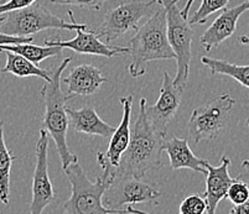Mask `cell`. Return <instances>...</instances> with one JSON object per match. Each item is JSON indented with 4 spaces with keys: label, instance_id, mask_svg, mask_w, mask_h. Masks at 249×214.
<instances>
[{
    "label": "cell",
    "instance_id": "13",
    "mask_svg": "<svg viewBox=\"0 0 249 214\" xmlns=\"http://www.w3.org/2000/svg\"><path fill=\"white\" fill-rule=\"evenodd\" d=\"M249 10V0L234 8H226L222 10L219 16L212 22V25L201 36V45L205 47L207 52L212 51L214 47L221 46L227 39L235 33L237 22L242 14Z\"/></svg>",
    "mask_w": 249,
    "mask_h": 214
},
{
    "label": "cell",
    "instance_id": "29",
    "mask_svg": "<svg viewBox=\"0 0 249 214\" xmlns=\"http://www.w3.org/2000/svg\"><path fill=\"white\" fill-rule=\"evenodd\" d=\"M228 214H249V199L247 200L246 203L233 207L232 211Z\"/></svg>",
    "mask_w": 249,
    "mask_h": 214
},
{
    "label": "cell",
    "instance_id": "8",
    "mask_svg": "<svg viewBox=\"0 0 249 214\" xmlns=\"http://www.w3.org/2000/svg\"><path fill=\"white\" fill-rule=\"evenodd\" d=\"M158 0H130L122 3L106 14L101 28L97 30L101 37L113 41L139 29L140 20L150 15Z\"/></svg>",
    "mask_w": 249,
    "mask_h": 214
},
{
    "label": "cell",
    "instance_id": "34",
    "mask_svg": "<svg viewBox=\"0 0 249 214\" xmlns=\"http://www.w3.org/2000/svg\"><path fill=\"white\" fill-rule=\"evenodd\" d=\"M9 1H10V0H0V5H3V4L9 3Z\"/></svg>",
    "mask_w": 249,
    "mask_h": 214
},
{
    "label": "cell",
    "instance_id": "15",
    "mask_svg": "<svg viewBox=\"0 0 249 214\" xmlns=\"http://www.w3.org/2000/svg\"><path fill=\"white\" fill-rule=\"evenodd\" d=\"M67 84V98L72 99L78 96H92L99 91L107 77L102 74L101 69L92 65H80L71 69L67 77L62 78Z\"/></svg>",
    "mask_w": 249,
    "mask_h": 214
},
{
    "label": "cell",
    "instance_id": "28",
    "mask_svg": "<svg viewBox=\"0 0 249 214\" xmlns=\"http://www.w3.org/2000/svg\"><path fill=\"white\" fill-rule=\"evenodd\" d=\"M33 36H13L4 33L0 31V46L1 45H14V44H28V42H33Z\"/></svg>",
    "mask_w": 249,
    "mask_h": 214
},
{
    "label": "cell",
    "instance_id": "5",
    "mask_svg": "<svg viewBox=\"0 0 249 214\" xmlns=\"http://www.w3.org/2000/svg\"><path fill=\"white\" fill-rule=\"evenodd\" d=\"M71 17V22L53 15L50 10L40 4H34L28 8L11 11L3 15L0 21V31L13 36H33L40 31L61 29V30H86L87 25L80 24L74 20L73 11H67Z\"/></svg>",
    "mask_w": 249,
    "mask_h": 214
},
{
    "label": "cell",
    "instance_id": "26",
    "mask_svg": "<svg viewBox=\"0 0 249 214\" xmlns=\"http://www.w3.org/2000/svg\"><path fill=\"white\" fill-rule=\"evenodd\" d=\"M107 0H51L52 4L57 5H77L87 9L99 10Z\"/></svg>",
    "mask_w": 249,
    "mask_h": 214
},
{
    "label": "cell",
    "instance_id": "27",
    "mask_svg": "<svg viewBox=\"0 0 249 214\" xmlns=\"http://www.w3.org/2000/svg\"><path fill=\"white\" fill-rule=\"evenodd\" d=\"M36 1L37 0H10L9 3L0 5V16L4 14H8V13H11V11L20 10V9L34 5Z\"/></svg>",
    "mask_w": 249,
    "mask_h": 214
},
{
    "label": "cell",
    "instance_id": "16",
    "mask_svg": "<svg viewBox=\"0 0 249 214\" xmlns=\"http://www.w3.org/2000/svg\"><path fill=\"white\" fill-rule=\"evenodd\" d=\"M121 104L123 107V115L115 132L109 139V145L106 152V159L109 162L113 167H118L121 164V160L123 157L124 152L128 148L130 143V119H132V109H133V97L126 96L121 98Z\"/></svg>",
    "mask_w": 249,
    "mask_h": 214
},
{
    "label": "cell",
    "instance_id": "7",
    "mask_svg": "<svg viewBox=\"0 0 249 214\" xmlns=\"http://www.w3.org/2000/svg\"><path fill=\"white\" fill-rule=\"evenodd\" d=\"M235 100L230 94H222L212 102L194 109L187 125L189 139L194 144L216 139L226 129Z\"/></svg>",
    "mask_w": 249,
    "mask_h": 214
},
{
    "label": "cell",
    "instance_id": "12",
    "mask_svg": "<svg viewBox=\"0 0 249 214\" xmlns=\"http://www.w3.org/2000/svg\"><path fill=\"white\" fill-rule=\"evenodd\" d=\"M77 35L72 40H45L46 46H56L61 49H70L77 53L82 55L102 56V57L112 58L118 55L130 52V47H121L114 45L106 44L101 40V36L97 31L86 33L83 29L76 30Z\"/></svg>",
    "mask_w": 249,
    "mask_h": 214
},
{
    "label": "cell",
    "instance_id": "30",
    "mask_svg": "<svg viewBox=\"0 0 249 214\" xmlns=\"http://www.w3.org/2000/svg\"><path fill=\"white\" fill-rule=\"evenodd\" d=\"M195 0H187L186 4H185V6L182 8V10H181V13H182V16L185 17V19H187V16H189V13H190V9H191L192 4H194ZM189 20V19H187Z\"/></svg>",
    "mask_w": 249,
    "mask_h": 214
},
{
    "label": "cell",
    "instance_id": "9",
    "mask_svg": "<svg viewBox=\"0 0 249 214\" xmlns=\"http://www.w3.org/2000/svg\"><path fill=\"white\" fill-rule=\"evenodd\" d=\"M35 151L30 214H42L45 208L56 199L55 190L49 175V134L46 130L40 129Z\"/></svg>",
    "mask_w": 249,
    "mask_h": 214
},
{
    "label": "cell",
    "instance_id": "17",
    "mask_svg": "<svg viewBox=\"0 0 249 214\" xmlns=\"http://www.w3.org/2000/svg\"><path fill=\"white\" fill-rule=\"evenodd\" d=\"M162 150L169 156L171 170L176 171L181 168H189L195 172L207 175L206 165L208 161L202 157H197L192 152L186 139L176 136L165 139L162 144Z\"/></svg>",
    "mask_w": 249,
    "mask_h": 214
},
{
    "label": "cell",
    "instance_id": "3",
    "mask_svg": "<svg viewBox=\"0 0 249 214\" xmlns=\"http://www.w3.org/2000/svg\"><path fill=\"white\" fill-rule=\"evenodd\" d=\"M71 57H66L60 65L52 69L51 81L45 83L41 89V97L45 102V114L41 129L46 130L52 140L55 141L63 170L73 162L78 161L76 155L71 152L67 144L70 118L67 114L66 103L69 98L66 94L62 93L60 87L61 80H62L61 76L67 66L71 64Z\"/></svg>",
    "mask_w": 249,
    "mask_h": 214
},
{
    "label": "cell",
    "instance_id": "32",
    "mask_svg": "<svg viewBox=\"0 0 249 214\" xmlns=\"http://www.w3.org/2000/svg\"><path fill=\"white\" fill-rule=\"evenodd\" d=\"M239 41L243 45H249V36H241V37H239Z\"/></svg>",
    "mask_w": 249,
    "mask_h": 214
},
{
    "label": "cell",
    "instance_id": "14",
    "mask_svg": "<svg viewBox=\"0 0 249 214\" xmlns=\"http://www.w3.org/2000/svg\"><path fill=\"white\" fill-rule=\"evenodd\" d=\"M231 159L222 156L221 164L218 166H212L210 162L206 165L207 177H206V192L203 197L207 203V213L216 214V208L222 199L227 198L228 190L234 179L230 173Z\"/></svg>",
    "mask_w": 249,
    "mask_h": 214
},
{
    "label": "cell",
    "instance_id": "4",
    "mask_svg": "<svg viewBox=\"0 0 249 214\" xmlns=\"http://www.w3.org/2000/svg\"><path fill=\"white\" fill-rule=\"evenodd\" d=\"M129 74L139 78L146 73L148 64L158 60H176V55L167 37L166 9L161 5L130 39Z\"/></svg>",
    "mask_w": 249,
    "mask_h": 214
},
{
    "label": "cell",
    "instance_id": "2",
    "mask_svg": "<svg viewBox=\"0 0 249 214\" xmlns=\"http://www.w3.org/2000/svg\"><path fill=\"white\" fill-rule=\"evenodd\" d=\"M98 165L103 168L96 182H90L78 161L65 168L71 183V196L63 204V214H126L125 209H112L103 202L106 191L114 179V170L104 152H97Z\"/></svg>",
    "mask_w": 249,
    "mask_h": 214
},
{
    "label": "cell",
    "instance_id": "31",
    "mask_svg": "<svg viewBox=\"0 0 249 214\" xmlns=\"http://www.w3.org/2000/svg\"><path fill=\"white\" fill-rule=\"evenodd\" d=\"M125 213L126 214H150L148 212H144V211H140V209L134 208L133 206H128L125 208Z\"/></svg>",
    "mask_w": 249,
    "mask_h": 214
},
{
    "label": "cell",
    "instance_id": "25",
    "mask_svg": "<svg viewBox=\"0 0 249 214\" xmlns=\"http://www.w3.org/2000/svg\"><path fill=\"white\" fill-rule=\"evenodd\" d=\"M227 198L234 206L246 203L249 199V182L243 181L239 177L234 179L233 183L231 184L230 190H228Z\"/></svg>",
    "mask_w": 249,
    "mask_h": 214
},
{
    "label": "cell",
    "instance_id": "6",
    "mask_svg": "<svg viewBox=\"0 0 249 214\" xmlns=\"http://www.w3.org/2000/svg\"><path fill=\"white\" fill-rule=\"evenodd\" d=\"M178 0H159L160 5L166 9L167 37L176 55V74L174 83L176 87L185 89L189 80L190 62L192 58L191 46L194 30L189 20L182 16L178 6Z\"/></svg>",
    "mask_w": 249,
    "mask_h": 214
},
{
    "label": "cell",
    "instance_id": "35",
    "mask_svg": "<svg viewBox=\"0 0 249 214\" xmlns=\"http://www.w3.org/2000/svg\"><path fill=\"white\" fill-rule=\"evenodd\" d=\"M1 20H3V15H1V16H0V21H1Z\"/></svg>",
    "mask_w": 249,
    "mask_h": 214
},
{
    "label": "cell",
    "instance_id": "22",
    "mask_svg": "<svg viewBox=\"0 0 249 214\" xmlns=\"http://www.w3.org/2000/svg\"><path fill=\"white\" fill-rule=\"evenodd\" d=\"M201 62L203 66L207 67L212 74H223L233 78L243 87L249 88V66H241V65L230 64L227 61L216 60V58L202 56Z\"/></svg>",
    "mask_w": 249,
    "mask_h": 214
},
{
    "label": "cell",
    "instance_id": "10",
    "mask_svg": "<svg viewBox=\"0 0 249 214\" xmlns=\"http://www.w3.org/2000/svg\"><path fill=\"white\" fill-rule=\"evenodd\" d=\"M160 196L161 192L140 179L114 175L112 183L106 191L103 202L108 208L122 209L124 206L148 203Z\"/></svg>",
    "mask_w": 249,
    "mask_h": 214
},
{
    "label": "cell",
    "instance_id": "19",
    "mask_svg": "<svg viewBox=\"0 0 249 214\" xmlns=\"http://www.w3.org/2000/svg\"><path fill=\"white\" fill-rule=\"evenodd\" d=\"M4 53H6V64L1 69L3 73H11L19 78L38 77L46 82L51 81V71L40 68L37 65L18 53L9 52V51Z\"/></svg>",
    "mask_w": 249,
    "mask_h": 214
},
{
    "label": "cell",
    "instance_id": "18",
    "mask_svg": "<svg viewBox=\"0 0 249 214\" xmlns=\"http://www.w3.org/2000/svg\"><path fill=\"white\" fill-rule=\"evenodd\" d=\"M67 114L72 129L81 134L97 135L104 139H110L115 132V127L101 119L92 105H86L81 109L67 107Z\"/></svg>",
    "mask_w": 249,
    "mask_h": 214
},
{
    "label": "cell",
    "instance_id": "1",
    "mask_svg": "<svg viewBox=\"0 0 249 214\" xmlns=\"http://www.w3.org/2000/svg\"><path fill=\"white\" fill-rule=\"evenodd\" d=\"M146 99L139 102V112L130 135V143L115 167L114 175L129 176L142 179L146 172L158 170L162 166L161 151L166 134H162L153 127L146 115Z\"/></svg>",
    "mask_w": 249,
    "mask_h": 214
},
{
    "label": "cell",
    "instance_id": "11",
    "mask_svg": "<svg viewBox=\"0 0 249 214\" xmlns=\"http://www.w3.org/2000/svg\"><path fill=\"white\" fill-rule=\"evenodd\" d=\"M183 89L176 87L174 77L167 72L162 74V84L160 88V96L154 105H146V115L156 130L166 134L169 124L173 121L178 112L182 99Z\"/></svg>",
    "mask_w": 249,
    "mask_h": 214
},
{
    "label": "cell",
    "instance_id": "33",
    "mask_svg": "<svg viewBox=\"0 0 249 214\" xmlns=\"http://www.w3.org/2000/svg\"><path fill=\"white\" fill-rule=\"evenodd\" d=\"M247 125L249 127V119H247ZM242 166H243V167H246V168H249V160H246V161H243Z\"/></svg>",
    "mask_w": 249,
    "mask_h": 214
},
{
    "label": "cell",
    "instance_id": "36",
    "mask_svg": "<svg viewBox=\"0 0 249 214\" xmlns=\"http://www.w3.org/2000/svg\"><path fill=\"white\" fill-rule=\"evenodd\" d=\"M158 1H159V0H158Z\"/></svg>",
    "mask_w": 249,
    "mask_h": 214
},
{
    "label": "cell",
    "instance_id": "24",
    "mask_svg": "<svg viewBox=\"0 0 249 214\" xmlns=\"http://www.w3.org/2000/svg\"><path fill=\"white\" fill-rule=\"evenodd\" d=\"M207 213V203L203 196L191 195L187 196L181 202L178 214H206Z\"/></svg>",
    "mask_w": 249,
    "mask_h": 214
},
{
    "label": "cell",
    "instance_id": "20",
    "mask_svg": "<svg viewBox=\"0 0 249 214\" xmlns=\"http://www.w3.org/2000/svg\"><path fill=\"white\" fill-rule=\"evenodd\" d=\"M61 47L56 46H40V45H35L33 42H28V44H14V45H1L0 46V52H14L18 55H21L22 57L28 58L29 61L34 62L35 65L41 64L42 61H45L49 57H55L62 52Z\"/></svg>",
    "mask_w": 249,
    "mask_h": 214
},
{
    "label": "cell",
    "instance_id": "23",
    "mask_svg": "<svg viewBox=\"0 0 249 214\" xmlns=\"http://www.w3.org/2000/svg\"><path fill=\"white\" fill-rule=\"evenodd\" d=\"M228 3H230V0H202L197 10L195 11L194 15L190 17V25L205 24L210 15L214 14L217 11L225 10Z\"/></svg>",
    "mask_w": 249,
    "mask_h": 214
},
{
    "label": "cell",
    "instance_id": "21",
    "mask_svg": "<svg viewBox=\"0 0 249 214\" xmlns=\"http://www.w3.org/2000/svg\"><path fill=\"white\" fill-rule=\"evenodd\" d=\"M17 157L8 148L4 139V123L0 121V203L9 204L11 166Z\"/></svg>",
    "mask_w": 249,
    "mask_h": 214
}]
</instances>
